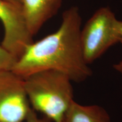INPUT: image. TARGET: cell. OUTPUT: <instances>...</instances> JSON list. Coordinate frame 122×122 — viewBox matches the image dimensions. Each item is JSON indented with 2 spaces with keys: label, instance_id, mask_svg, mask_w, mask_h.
I'll list each match as a JSON object with an SVG mask.
<instances>
[{
  "label": "cell",
  "instance_id": "7",
  "mask_svg": "<svg viewBox=\"0 0 122 122\" xmlns=\"http://www.w3.org/2000/svg\"><path fill=\"white\" fill-rule=\"evenodd\" d=\"M61 122H111L109 113L98 105H82L72 102Z\"/></svg>",
  "mask_w": 122,
  "mask_h": 122
},
{
  "label": "cell",
  "instance_id": "10",
  "mask_svg": "<svg viewBox=\"0 0 122 122\" xmlns=\"http://www.w3.org/2000/svg\"><path fill=\"white\" fill-rule=\"evenodd\" d=\"M113 67L116 71H117L120 74H122V60H121L118 63L115 64L113 66Z\"/></svg>",
  "mask_w": 122,
  "mask_h": 122
},
{
  "label": "cell",
  "instance_id": "11",
  "mask_svg": "<svg viewBox=\"0 0 122 122\" xmlns=\"http://www.w3.org/2000/svg\"><path fill=\"white\" fill-rule=\"evenodd\" d=\"M118 32L119 36V42L122 44V21L119 20L118 22Z\"/></svg>",
  "mask_w": 122,
  "mask_h": 122
},
{
  "label": "cell",
  "instance_id": "12",
  "mask_svg": "<svg viewBox=\"0 0 122 122\" xmlns=\"http://www.w3.org/2000/svg\"><path fill=\"white\" fill-rule=\"evenodd\" d=\"M7 1H9V2L14 3V4L19 5L21 6L20 4V0H6Z\"/></svg>",
  "mask_w": 122,
  "mask_h": 122
},
{
  "label": "cell",
  "instance_id": "8",
  "mask_svg": "<svg viewBox=\"0 0 122 122\" xmlns=\"http://www.w3.org/2000/svg\"><path fill=\"white\" fill-rule=\"evenodd\" d=\"M17 59L0 45V71L11 70Z\"/></svg>",
  "mask_w": 122,
  "mask_h": 122
},
{
  "label": "cell",
  "instance_id": "2",
  "mask_svg": "<svg viewBox=\"0 0 122 122\" xmlns=\"http://www.w3.org/2000/svg\"><path fill=\"white\" fill-rule=\"evenodd\" d=\"M24 81L32 109L53 122H61L74 101L69 77L59 71L46 70L30 75Z\"/></svg>",
  "mask_w": 122,
  "mask_h": 122
},
{
  "label": "cell",
  "instance_id": "6",
  "mask_svg": "<svg viewBox=\"0 0 122 122\" xmlns=\"http://www.w3.org/2000/svg\"><path fill=\"white\" fill-rule=\"evenodd\" d=\"M63 0H20L27 26L34 36L47 21L57 14Z\"/></svg>",
  "mask_w": 122,
  "mask_h": 122
},
{
  "label": "cell",
  "instance_id": "1",
  "mask_svg": "<svg viewBox=\"0 0 122 122\" xmlns=\"http://www.w3.org/2000/svg\"><path fill=\"white\" fill-rule=\"evenodd\" d=\"M81 25L78 7L74 6L66 10L59 28L30 44L11 71L24 79L40 71L54 70L65 74L72 81H84L91 76L92 71L83 57Z\"/></svg>",
  "mask_w": 122,
  "mask_h": 122
},
{
  "label": "cell",
  "instance_id": "4",
  "mask_svg": "<svg viewBox=\"0 0 122 122\" xmlns=\"http://www.w3.org/2000/svg\"><path fill=\"white\" fill-rule=\"evenodd\" d=\"M30 109L24 79L11 70L0 71V122L25 121Z\"/></svg>",
  "mask_w": 122,
  "mask_h": 122
},
{
  "label": "cell",
  "instance_id": "5",
  "mask_svg": "<svg viewBox=\"0 0 122 122\" xmlns=\"http://www.w3.org/2000/svg\"><path fill=\"white\" fill-rule=\"evenodd\" d=\"M0 20L4 30L1 46L18 61L25 48L33 42L22 6L0 0Z\"/></svg>",
  "mask_w": 122,
  "mask_h": 122
},
{
  "label": "cell",
  "instance_id": "9",
  "mask_svg": "<svg viewBox=\"0 0 122 122\" xmlns=\"http://www.w3.org/2000/svg\"><path fill=\"white\" fill-rule=\"evenodd\" d=\"M25 121L26 122H53L45 117H44L43 118H39L36 114V111L32 108L29 111Z\"/></svg>",
  "mask_w": 122,
  "mask_h": 122
},
{
  "label": "cell",
  "instance_id": "3",
  "mask_svg": "<svg viewBox=\"0 0 122 122\" xmlns=\"http://www.w3.org/2000/svg\"><path fill=\"white\" fill-rule=\"evenodd\" d=\"M118 22L111 9L104 6L96 10L85 24L80 31V42L88 65L119 42Z\"/></svg>",
  "mask_w": 122,
  "mask_h": 122
}]
</instances>
